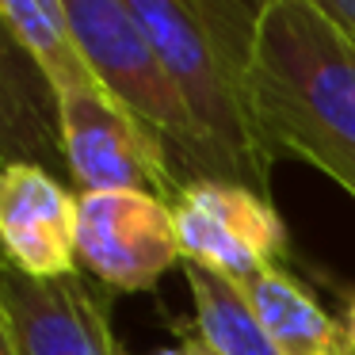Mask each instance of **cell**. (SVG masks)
<instances>
[{"label": "cell", "mask_w": 355, "mask_h": 355, "mask_svg": "<svg viewBox=\"0 0 355 355\" xmlns=\"http://www.w3.org/2000/svg\"><path fill=\"white\" fill-rule=\"evenodd\" d=\"M344 355H355V298L347 306V324H344Z\"/></svg>", "instance_id": "14"}, {"label": "cell", "mask_w": 355, "mask_h": 355, "mask_svg": "<svg viewBox=\"0 0 355 355\" xmlns=\"http://www.w3.org/2000/svg\"><path fill=\"white\" fill-rule=\"evenodd\" d=\"M241 286L279 355H344V329L283 263L260 271Z\"/></svg>", "instance_id": "10"}, {"label": "cell", "mask_w": 355, "mask_h": 355, "mask_svg": "<svg viewBox=\"0 0 355 355\" xmlns=\"http://www.w3.org/2000/svg\"><path fill=\"white\" fill-rule=\"evenodd\" d=\"M54 111L65 164L80 191H141L164 202L184 191L157 141L100 85L58 96Z\"/></svg>", "instance_id": "5"}, {"label": "cell", "mask_w": 355, "mask_h": 355, "mask_svg": "<svg viewBox=\"0 0 355 355\" xmlns=\"http://www.w3.org/2000/svg\"><path fill=\"white\" fill-rule=\"evenodd\" d=\"M0 355H123L111 329V291L96 279H31L4 263Z\"/></svg>", "instance_id": "6"}, {"label": "cell", "mask_w": 355, "mask_h": 355, "mask_svg": "<svg viewBox=\"0 0 355 355\" xmlns=\"http://www.w3.org/2000/svg\"><path fill=\"white\" fill-rule=\"evenodd\" d=\"M65 12L100 88L157 141L180 187L233 184L126 0H65Z\"/></svg>", "instance_id": "3"}, {"label": "cell", "mask_w": 355, "mask_h": 355, "mask_svg": "<svg viewBox=\"0 0 355 355\" xmlns=\"http://www.w3.org/2000/svg\"><path fill=\"white\" fill-rule=\"evenodd\" d=\"M172 73L195 126L218 149L237 187L271 199V161L252 115V46L263 4L237 0H126Z\"/></svg>", "instance_id": "2"}, {"label": "cell", "mask_w": 355, "mask_h": 355, "mask_svg": "<svg viewBox=\"0 0 355 355\" xmlns=\"http://www.w3.org/2000/svg\"><path fill=\"white\" fill-rule=\"evenodd\" d=\"M0 237L8 263L31 279L77 275V195L42 164L8 161L0 176Z\"/></svg>", "instance_id": "8"}, {"label": "cell", "mask_w": 355, "mask_h": 355, "mask_svg": "<svg viewBox=\"0 0 355 355\" xmlns=\"http://www.w3.org/2000/svg\"><path fill=\"white\" fill-rule=\"evenodd\" d=\"M248 92L268 161H306L355 199V42L321 0L263 4Z\"/></svg>", "instance_id": "1"}, {"label": "cell", "mask_w": 355, "mask_h": 355, "mask_svg": "<svg viewBox=\"0 0 355 355\" xmlns=\"http://www.w3.org/2000/svg\"><path fill=\"white\" fill-rule=\"evenodd\" d=\"M184 260L248 283L291 256L275 202L237 184H191L172 202Z\"/></svg>", "instance_id": "7"}, {"label": "cell", "mask_w": 355, "mask_h": 355, "mask_svg": "<svg viewBox=\"0 0 355 355\" xmlns=\"http://www.w3.org/2000/svg\"><path fill=\"white\" fill-rule=\"evenodd\" d=\"M123 355H134V352H126V347H123ZM149 355H214V352L199 340V332H191V336H184L180 344L161 347V352H149Z\"/></svg>", "instance_id": "13"}, {"label": "cell", "mask_w": 355, "mask_h": 355, "mask_svg": "<svg viewBox=\"0 0 355 355\" xmlns=\"http://www.w3.org/2000/svg\"><path fill=\"white\" fill-rule=\"evenodd\" d=\"M0 24L8 31L12 46L39 69L54 100L77 88L100 85L77 42L65 0H0Z\"/></svg>", "instance_id": "9"}, {"label": "cell", "mask_w": 355, "mask_h": 355, "mask_svg": "<svg viewBox=\"0 0 355 355\" xmlns=\"http://www.w3.org/2000/svg\"><path fill=\"white\" fill-rule=\"evenodd\" d=\"M184 279L195 298V332L214 355H279L241 283L191 260H184Z\"/></svg>", "instance_id": "11"}, {"label": "cell", "mask_w": 355, "mask_h": 355, "mask_svg": "<svg viewBox=\"0 0 355 355\" xmlns=\"http://www.w3.org/2000/svg\"><path fill=\"white\" fill-rule=\"evenodd\" d=\"M321 8H324V16L355 42V0H321Z\"/></svg>", "instance_id": "12"}, {"label": "cell", "mask_w": 355, "mask_h": 355, "mask_svg": "<svg viewBox=\"0 0 355 355\" xmlns=\"http://www.w3.org/2000/svg\"><path fill=\"white\" fill-rule=\"evenodd\" d=\"M77 260L111 294L153 291L184 263L172 202L141 191H77Z\"/></svg>", "instance_id": "4"}]
</instances>
